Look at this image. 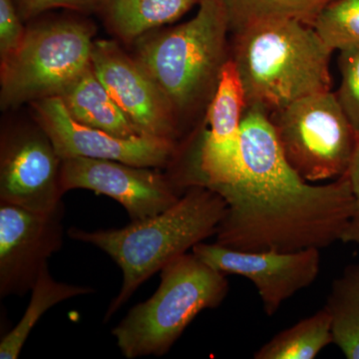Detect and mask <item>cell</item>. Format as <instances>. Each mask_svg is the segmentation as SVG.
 Listing matches in <instances>:
<instances>
[{"label":"cell","instance_id":"3","mask_svg":"<svg viewBox=\"0 0 359 359\" xmlns=\"http://www.w3.org/2000/svg\"><path fill=\"white\" fill-rule=\"evenodd\" d=\"M231 57L248 107L282 109L304 97L332 91V52L313 27L297 20H266L233 33Z\"/></svg>","mask_w":359,"mask_h":359},{"label":"cell","instance_id":"26","mask_svg":"<svg viewBox=\"0 0 359 359\" xmlns=\"http://www.w3.org/2000/svg\"><path fill=\"white\" fill-rule=\"evenodd\" d=\"M196 1H197L198 4H202V2L205 1V0H196Z\"/></svg>","mask_w":359,"mask_h":359},{"label":"cell","instance_id":"22","mask_svg":"<svg viewBox=\"0 0 359 359\" xmlns=\"http://www.w3.org/2000/svg\"><path fill=\"white\" fill-rule=\"evenodd\" d=\"M339 68L341 80L335 95L359 134V47L339 51Z\"/></svg>","mask_w":359,"mask_h":359},{"label":"cell","instance_id":"4","mask_svg":"<svg viewBox=\"0 0 359 359\" xmlns=\"http://www.w3.org/2000/svg\"><path fill=\"white\" fill-rule=\"evenodd\" d=\"M229 32L222 0H205L192 20L138 40L135 58L166 95L179 120L211 102L231 58Z\"/></svg>","mask_w":359,"mask_h":359},{"label":"cell","instance_id":"16","mask_svg":"<svg viewBox=\"0 0 359 359\" xmlns=\"http://www.w3.org/2000/svg\"><path fill=\"white\" fill-rule=\"evenodd\" d=\"M66 109L76 121L121 137L145 135L125 115L104 85L89 68L60 96Z\"/></svg>","mask_w":359,"mask_h":359},{"label":"cell","instance_id":"21","mask_svg":"<svg viewBox=\"0 0 359 359\" xmlns=\"http://www.w3.org/2000/svg\"><path fill=\"white\" fill-rule=\"evenodd\" d=\"M313 28L332 52L359 47V0L328 2Z\"/></svg>","mask_w":359,"mask_h":359},{"label":"cell","instance_id":"23","mask_svg":"<svg viewBox=\"0 0 359 359\" xmlns=\"http://www.w3.org/2000/svg\"><path fill=\"white\" fill-rule=\"evenodd\" d=\"M25 33L13 0H0V60L20 47Z\"/></svg>","mask_w":359,"mask_h":359},{"label":"cell","instance_id":"18","mask_svg":"<svg viewBox=\"0 0 359 359\" xmlns=\"http://www.w3.org/2000/svg\"><path fill=\"white\" fill-rule=\"evenodd\" d=\"M325 309L335 346L346 358L359 359V264L346 266L334 280Z\"/></svg>","mask_w":359,"mask_h":359},{"label":"cell","instance_id":"8","mask_svg":"<svg viewBox=\"0 0 359 359\" xmlns=\"http://www.w3.org/2000/svg\"><path fill=\"white\" fill-rule=\"evenodd\" d=\"M32 106L37 125L49 137L61 160L92 158L159 169L176 157L173 141L150 135L121 138L76 121L60 97L35 101Z\"/></svg>","mask_w":359,"mask_h":359},{"label":"cell","instance_id":"17","mask_svg":"<svg viewBox=\"0 0 359 359\" xmlns=\"http://www.w3.org/2000/svg\"><path fill=\"white\" fill-rule=\"evenodd\" d=\"M92 292H94V290L89 287L58 282L49 273L48 264L45 266L33 285L32 297L25 314L18 325L7 332L0 341V358H20L33 327L48 309L73 297Z\"/></svg>","mask_w":359,"mask_h":359},{"label":"cell","instance_id":"12","mask_svg":"<svg viewBox=\"0 0 359 359\" xmlns=\"http://www.w3.org/2000/svg\"><path fill=\"white\" fill-rule=\"evenodd\" d=\"M92 69L125 115L142 133L176 143L179 118L155 80L119 44L96 40Z\"/></svg>","mask_w":359,"mask_h":359},{"label":"cell","instance_id":"5","mask_svg":"<svg viewBox=\"0 0 359 359\" xmlns=\"http://www.w3.org/2000/svg\"><path fill=\"white\" fill-rule=\"evenodd\" d=\"M160 273L155 294L130 309L112 330L125 358L165 355L198 314L221 306L230 290L226 275L193 252L176 257Z\"/></svg>","mask_w":359,"mask_h":359},{"label":"cell","instance_id":"1","mask_svg":"<svg viewBox=\"0 0 359 359\" xmlns=\"http://www.w3.org/2000/svg\"><path fill=\"white\" fill-rule=\"evenodd\" d=\"M238 179L219 187L226 208L217 244L244 252H297L341 242L353 214L346 175L311 185L290 166L269 113L249 106L242 122Z\"/></svg>","mask_w":359,"mask_h":359},{"label":"cell","instance_id":"19","mask_svg":"<svg viewBox=\"0 0 359 359\" xmlns=\"http://www.w3.org/2000/svg\"><path fill=\"white\" fill-rule=\"evenodd\" d=\"M330 344H334L332 320L323 308L275 335L257 349L254 358L313 359Z\"/></svg>","mask_w":359,"mask_h":359},{"label":"cell","instance_id":"6","mask_svg":"<svg viewBox=\"0 0 359 359\" xmlns=\"http://www.w3.org/2000/svg\"><path fill=\"white\" fill-rule=\"evenodd\" d=\"M92 37L91 26L78 20L27 28L20 47L1 60L2 109L62 95L91 67Z\"/></svg>","mask_w":359,"mask_h":359},{"label":"cell","instance_id":"9","mask_svg":"<svg viewBox=\"0 0 359 359\" xmlns=\"http://www.w3.org/2000/svg\"><path fill=\"white\" fill-rule=\"evenodd\" d=\"M153 169L112 160L68 158L61 162V186L65 193L82 189L112 198L131 221H138L166 211L185 193L173 178Z\"/></svg>","mask_w":359,"mask_h":359},{"label":"cell","instance_id":"7","mask_svg":"<svg viewBox=\"0 0 359 359\" xmlns=\"http://www.w3.org/2000/svg\"><path fill=\"white\" fill-rule=\"evenodd\" d=\"M283 155L309 183L344 176L358 134L332 91L299 99L269 113Z\"/></svg>","mask_w":359,"mask_h":359},{"label":"cell","instance_id":"20","mask_svg":"<svg viewBox=\"0 0 359 359\" xmlns=\"http://www.w3.org/2000/svg\"><path fill=\"white\" fill-rule=\"evenodd\" d=\"M332 0H222L233 33L266 20H297L313 27L318 14Z\"/></svg>","mask_w":359,"mask_h":359},{"label":"cell","instance_id":"15","mask_svg":"<svg viewBox=\"0 0 359 359\" xmlns=\"http://www.w3.org/2000/svg\"><path fill=\"white\" fill-rule=\"evenodd\" d=\"M195 4L196 0H93L92 11L118 39L130 43L178 20Z\"/></svg>","mask_w":359,"mask_h":359},{"label":"cell","instance_id":"14","mask_svg":"<svg viewBox=\"0 0 359 359\" xmlns=\"http://www.w3.org/2000/svg\"><path fill=\"white\" fill-rule=\"evenodd\" d=\"M247 108L244 87L231 57L207 108L209 129L201 142L189 187L215 190L238 179L242 167V122Z\"/></svg>","mask_w":359,"mask_h":359},{"label":"cell","instance_id":"11","mask_svg":"<svg viewBox=\"0 0 359 359\" xmlns=\"http://www.w3.org/2000/svg\"><path fill=\"white\" fill-rule=\"evenodd\" d=\"M61 158L46 133L18 128L2 135L0 148V202L35 212L62 205Z\"/></svg>","mask_w":359,"mask_h":359},{"label":"cell","instance_id":"24","mask_svg":"<svg viewBox=\"0 0 359 359\" xmlns=\"http://www.w3.org/2000/svg\"><path fill=\"white\" fill-rule=\"evenodd\" d=\"M22 20H29L52 8L92 9L93 0H13Z\"/></svg>","mask_w":359,"mask_h":359},{"label":"cell","instance_id":"2","mask_svg":"<svg viewBox=\"0 0 359 359\" xmlns=\"http://www.w3.org/2000/svg\"><path fill=\"white\" fill-rule=\"evenodd\" d=\"M226 208L218 193L196 185L189 187L166 211L131 221L123 228L93 231L71 228L70 238L102 250L121 269V289L108 306L104 323L167 264L216 236Z\"/></svg>","mask_w":359,"mask_h":359},{"label":"cell","instance_id":"10","mask_svg":"<svg viewBox=\"0 0 359 359\" xmlns=\"http://www.w3.org/2000/svg\"><path fill=\"white\" fill-rule=\"evenodd\" d=\"M65 205L35 212L0 202V295L32 292L40 271L63 245Z\"/></svg>","mask_w":359,"mask_h":359},{"label":"cell","instance_id":"25","mask_svg":"<svg viewBox=\"0 0 359 359\" xmlns=\"http://www.w3.org/2000/svg\"><path fill=\"white\" fill-rule=\"evenodd\" d=\"M346 175L353 191L354 208L353 217L347 226L341 242L344 244L359 245V134L353 161Z\"/></svg>","mask_w":359,"mask_h":359},{"label":"cell","instance_id":"13","mask_svg":"<svg viewBox=\"0 0 359 359\" xmlns=\"http://www.w3.org/2000/svg\"><path fill=\"white\" fill-rule=\"evenodd\" d=\"M192 252L224 275L244 276L254 283L269 316L292 295L313 285L320 273V254L316 248L289 252H244L202 242Z\"/></svg>","mask_w":359,"mask_h":359}]
</instances>
